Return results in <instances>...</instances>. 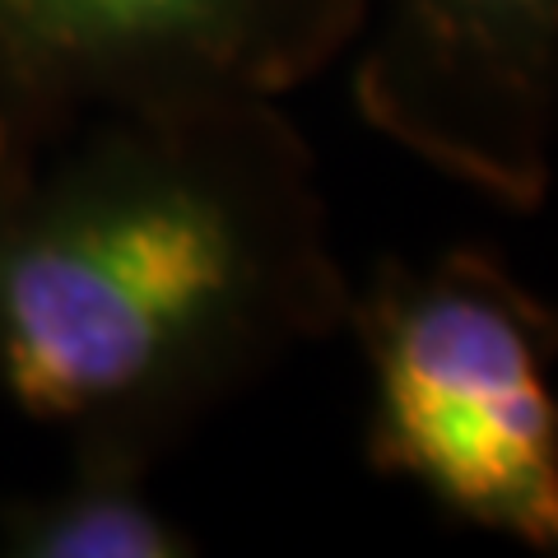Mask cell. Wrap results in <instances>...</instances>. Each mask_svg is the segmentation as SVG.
Returning <instances> with one entry per match:
<instances>
[{
	"label": "cell",
	"mask_w": 558,
	"mask_h": 558,
	"mask_svg": "<svg viewBox=\"0 0 558 558\" xmlns=\"http://www.w3.org/2000/svg\"><path fill=\"white\" fill-rule=\"evenodd\" d=\"M349 299L279 98L112 108L0 154V391L65 447L159 465Z\"/></svg>",
	"instance_id": "1"
},
{
	"label": "cell",
	"mask_w": 558,
	"mask_h": 558,
	"mask_svg": "<svg viewBox=\"0 0 558 558\" xmlns=\"http://www.w3.org/2000/svg\"><path fill=\"white\" fill-rule=\"evenodd\" d=\"M344 326L368 363L377 475L558 558V307L498 252L447 247L387 256Z\"/></svg>",
	"instance_id": "2"
},
{
	"label": "cell",
	"mask_w": 558,
	"mask_h": 558,
	"mask_svg": "<svg viewBox=\"0 0 558 558\" xmlns=\"http://www.w3.org/2000/svg\"><path fill=\"white\" fill-rule=\"evenodd\" d=\"M373 0H0V154L70 121L279 98L359 43Z\"/></svg>",
	"instance_id": "3"
},
{
	"label": "cell",
	"mask_w": 558,
	"mask_h": 558,
	"mask_svg": "<svg viewBox=\"0 0 558 558\" xmlns=\"http://www.w3.org/2000/svg\"><path fill=\"white\" fill-rule=\"evenodd\" d=\"M354 102L414 163L531 215L558 149V0H381Z\"/></svg>",
	"instance_id": "4"
},
{
	"label": "cell",
	"mask_w": 558,
	"mask_h": 558,
	"mask_svg": "<svg viewBox=\"0 0 558 558\" xmlns=\"http://www.w3.org/2000/svg\"><path fill=\"white\" fill-rule=\"evenodd\" d=\"M149 461L70 447L65 475L0 502V549L14 558H182L196 535L149 494Z\"/></svg>",
	"instance_id": "5"
}]
</instances>
